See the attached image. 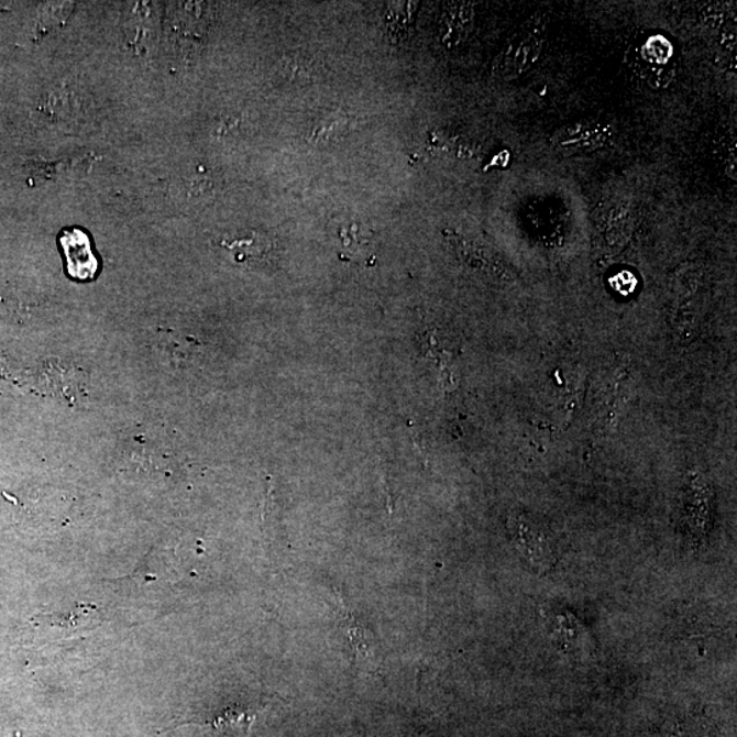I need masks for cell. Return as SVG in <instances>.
I'll return each mask as SVG.
<instances>
[{
	"label": "cell",
	"mask_w": 737,
	"mask_h": 737,
	"mask_svg": "<svg viewBox=\"0 0 737 737\" xmlns=\"http://www.w3.org/2000/svg\"><path fill=\"white\" fill-rule=\"evenodd\" d=\"M549 634L561 648L575 653L587 648L586 629L569 610L551 609L546 616Z\"/></svg>",
	"instance_id": "8992f818"
},
{
	"label": "cell",
	"mask_w": 737,
	"mask_h": 737,
	"mask_svg": "<svg viewBox=\"0 0 737 737\" xmlns=\"http://www.w3.org/2000/svg\"><path fill=\"white\" fill-rule=\"evenodd\" d=\"M224 245L234 252L235 257L240 261L264 258L272 248L268 238L261 234H252L251 238H243V240L224 243Z\"/></svg>",
	"instance_id": "30bf717a"
},
{
	"label": "cell",
	"mask_w": 737,
	"mask_h": 737,
	"mask_svg": "<svg viewBox=\"0 0 737 737\" xmlns=\"http://www.w3.org/2000/svg\"><path fill=\"white\" fill-rule=\"evenodd\" d=\"M253 722L254 716L251 712L242 711V708H229L217 719H213L211 724L221 735L241 737L249 734Z\"/></svg>",
	"instance_id": "9c48e42d"
},
{
	"label": "cell",
	"mask_w": 737,
	"mask_h": 737,
	"mask_svg": "<svg viewBox=\"0 0 737 737\" xmlns=\"http://www.w3.org/2000/svg\"><path fill=\"white\" fill-rule=\"evenodd\" d=\"M59 242L65 252L67 271L73 279H94L99 270V261L95 256L89 237L81 230L69 229L62 232Z\"/></svg>",
	"instance_id": "277c9868"
},
{
	"label": "cell",
	"mask_w": 737,
	"mask_h": 737,
	"mask_svg": "<svg viewBox=\"0 0 737 737\" xmlns=\"http://www.w3.org/2000/svg\"><path fill=\"white\" fill-rule=\"evenodd\" d=\"M547 36L548 16L542 13L531 15L496 56L492 66L493 77L508 82L524 76L540 59Z\"/></svg>",
	"instance_id": "6da1fadb"
},
{
	"label": "cell",
	"mask_w": 737,
	"mask_h": 737,
	"mask_svg": "<svg viewBox=\"0 0 737 737\" xmlns=\"http://www.w3.org/2000/svg\"><path fill=\"white\" fill-rule=\"evenodd\" d=\"M364 232L361 231L359 224L344 226L340 230V238L344 241V246L349 249L351 253L360 252L361 249H364L367 243V238Z\"/></svg>",
	"instance_id": "8fae6325"
},
{
	"label": "cell",
	"mask_w": 737,
	"mask_h": 737,
	"mask_svg": "<svg viewBox=\"0 0 737 737\" xmlns=\"http://www.w3.org/2000/svg\"><path fill=\"white\" fill-rule=\"evenodd\" d=\"M349 132L350 119L345 116H340V113H332V116L322 118L321 121L316 124L314 132L310 134V140L311 143L317 145L331 144L343 139Z\"/></svg>",
	"instance_id": "ba28073f"
},
{
	"label": "cell",
	"mask_w": 737,
	"mask_h": 737,
	"mask_svg": "<svg viewBox=\"0 0 737 737\" xmlns=\"http://www.w3.org/2000/svg\"><path fill=\"white\" fill-rule=\"evenodd\" d=\"M507 527L515 551L526 569L536 575L551 574L559 560L552 532L526 513L509 515Z\"/></svg>",
	"instance_id": "7a4b0ae2"
},
{
	"label": "cell",
	"mask_w": 737,
	"mask_h": 737,
	"mask_svg": "<svg viewBox=\"0 0 737 737\" xmlns=\"http://www.w3.org/2000/svg\"><path fill=\"white\" fill-rule=\"evenodd\" d=\"M474 9L472 3H448L440 21V40L448 48L458 47L472 32Z\"/></svg>",
	"instance_id": "52a82bcc"
},
{
	"label": "cell",
	"mask_w": 737,
	"mask_h": 737,
	"mask_svg": "<svg viewBox=\"0 0 737 737\" xmlns=\"http://www.w3.org/2000/svg\"><path fill=\"white\" fill-rule=\"evenodd\" d=\"M610 135L612 130L608 124L583 121L558 130L553 134L552 144L556 150L565 155H572V153L598 150L606 144Z\"/></svg>",
	"instance_id": "3957f363"
},
{
	"label": "cell",
	"mask_w": 737,
	"mask_h": 737,
	"mask_svg": "<svg viewBox=\"0 0 737 737\" xmlns=\"http://www.w3.org/2000/svg\"><path fill=\"white\" fill-rule=\"evenodd\" d=\"M688 496V508H685L688 525L691 535L695 537V540L701 541L707 536L708 530H711L712 486L708 485V482L702 475H696V477L691 480Z\"/></svg>",
	"instance_id": "5b68a950"
}]
</instances>
